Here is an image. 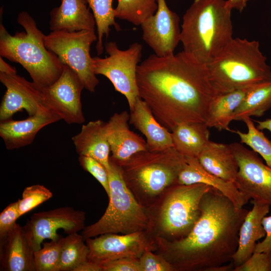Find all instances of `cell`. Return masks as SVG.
<instances>
[{"label": "cell", "instance_id": "14", "mask_svg": "<svg viewBox=\"0 0 271 271\" xmlns=\"http://www.w3.org/2000/svg\"><path fill=\"white\" fill-rule=\"evenodd\" d=\"M85 241L89 248L88 260L99 265L122 258L139 259L145 251L152 248L144 231L105 233Z\"/></svg>", "mask_w": 271, "mask_h": 271}, {"label": "cell", "instance_id": "43", "mask_svg": "<svg viewBox=\"0 0 271 271\" xmlns=\"http://www.w3.org/2000/svg\"><path fill=\"white\" fill-rule=\"evenodd\" d=\"M0 72L10 74H17L16 68L6 63L1 56L0 58Z\"/></svg>", "mask_w": 271, "mask_h": 271}, {"label": "cell", "instance_id": "18", "mask_svg": "<svg viewBox=\"0 0 271 271\" xmlns=\"http://www.w3.org/2000/svg\"><path fill=\"white\" fill-rule=\"evenodd\" d=\"M129 114L123 111L114 113L106 122V134L111 153L110 159L117 164L148 150L146 141L129 129Z\"/></svg>", "mask_w": 271, "mask_h": 271}, {"label": "cell", "instance_id": "6", "mask_svg": "<svg viewBox=\"0 0 271 271\" xmlns=\"http://www.w3.org/2000/svg\"><path fill=\"white\" fill-rule=\"evenodd\" d=\"M107 169L110 194L108 205L95 223L81 231L84 240L105 233L128 234L147 231L151 220L144 207L127 185L118 165L110 159Z\"/></svg>", "mask_w": 271, "mask_h": 271}, {"label": "cell", "instance_id": "7", "mask_svg": "<svg viewBox=\"0 0 271 271\" xmlns=\"http://www.w3.org/2000/svg\"><path fill=\"white\" fill-rule=\"evenodd\" d=\"M185 162L186 158L172 147L162 151H142L116 164L131 191L151 198L177 183Z\"/></svg>", "mask_w": 271, "mask_h": 271}, {"label": "cell", "instance_id": "9", "mask_svg": "<svg viewBox=\"0 0 271 271\" xmlns=\"http://www.w3.org/2000/svg\"><path fill=\"white\" fill-rule=\"evenodd\" d=\"M97 40L95 31L89 30L52 31L45 38L47 49L56 54L63 64L71 68L79 77L84 88L90 92H95L99 82L90 54L91 45Z\"/></svg>", "mask_w": 271, "mask_h": 271}, {"label": "cell", "instance_id": "23", "mask_svg": "<svg viewBox=\"0 0 271 271\" xmlns=\"http://www.w3.org/2000/svg\"><path fill=\"white\" fill-rule=\"evenodd\" d=\"M270 205L253 201V207L247 213L239 229L237 249L232 256L234 267L245 262L253 253L256 241L265 236L262 224L269 211Z\"/></svg>", "mask_w": 271, "mask_h": 271}, {"label": "cell", "instance_id": "44", "mask_svg": "<svg viewBox=\"0 0 271 271\" xmlns=\"http://www.w3.org/2000/svg\"><path fill=\"white\" fill-rule=\"evenodd\" d=\"M258 125L257 128L260 130L266 129L271 132V118L263 121H255Z\"/></svg>", "mask_w": 271, "mask_h": 271}, {"label": "cell", "instance_id": "10", "mask_svg": "<svg viewBox=\"0 0 271 271\" xmlns=\"http://www.w3.org/2000/svg\"><path fill=\"white\" fill-rule=\"evenodd\" d=\"M105 49L108 56L93 57L94 73L103 75L110 81L115 90L125 97L131 110L140 97L137 71L142 46L135 42L123 50L115 42L110 41L105 43Z\"/></svg>", "mask_w": 271, "mask_h": 271}, {"label": "cell", "instance_id": "13", "mask_svg": "<svg viewBox=\"0 0 271 271\" xmlns=\"http://www.w3.org/2000/svg\"><path fill=\"white\" fill-rule=\"evenodd\" d=\"M85 213L71 207H62L34 213L24 226L35 251L41 248L45 239L56 240L63 229L68 235L82 230L85 227Z\"/></svg>", "mask_w": 271, "mask_h": 271}, {"label": "cell", "instance_id": "36", "mask_svg": "<svg viewBox=\"0 0 271 271\" xmlns=\"http://www.w3.org/2000/svg\"><path fill=\"white\" fill-rule=\"evenodd\" d=\"M140 271H173V265L162 256L154 254L150 249L145 251L139 258Z\"/></svg>", "mask_w": 271, "mask_h": 271}, {"label": "cell", "instance_id": "34", "mask_svg": "<svg viewBox=\"0 0 271 271\" xmlns=\"http://www.w3.org/2000/svg\"><path fill=\"white\" fill-rule=\"evenodd\" d=\"M52 196V192L42 185L36 184L27 187L23 191L22 199L18 200L20 216L28 213Z\"/></svg>", "mask_w": 271, "mask_h": 271}, {"label": "cell", "instance_id": "41", "mask_svg": "<svg viewBox=\"0 0 271 271\" xmlns=\"http://www.w3.org/2000/svg\"><path fill=\"white\" fill-rule=\"evenodd\" d=\"M73 271H102L100 265L87 260L77 266Z\"/></svg>", "mask_w": 271, "mask_h": 271}, {"label": "cell", "instance_id": "24", "mask_svg": "<svg viewBox=\"0 0 271 271\" xmlns=\"http://www.w3.org/2000/svg\"><path fill=\"white\" fill-rule=\"evenodd\" d=\"M106 122L98 119L83 124L80 132L72 138L79 156L92 157L108 169L110 166L109 145L106 134Z\"/></svg>", "mask_w": 271, "mask_h": 271}, {"label": "cell", "instance_id": "29", "mask_svg": "<svg viewBox=\"0 0 271 271\" xmlns=\"http://www.w3.org/2000/svg\"><path fill=\"white\" fill-rule=\"evenodd\" d=\"M91 9L95 18L97 31V42L96 49L98 55L104 50L103 38H107L110 31V27L113 26L116 31L120 30L119 25L115 20L113 0H86Z\"/></svg>", "mask_w": 271, "mask_h": 271}, {"label": "cell", "instance_id": "31", "mask_svg": "<svg viewBox=\"0 0 271 271\" xmlns=\"http://www.w3.org/2000/svg\"><path fill=\"white\" fill-rule=\"evenodd\" d=\"M157 9V0H117L114 14L116 18L141 26Z\"/></svg>", "mask_w": 271, "mask_h": 271}, {"label": "cell", "instance_id": "38", "mask_svg": "<svg viewBox=\"0 0 271 271\" xmlns=\"http://www.w3.org/2000/svg\"><path fill=\"white\" fill-rule=\"evenodd\" d=\"M18 201L10 204L0 214V238L5 236L20 217Z\"/></svg>", "mask_w": 271, "mask_h": 271}, {"label": "cell", "instance_id": "27", "mask_svg": "<svg viewBox=\"0 0 271 271\" xmlns=\"http://www.w3.org/2000/svg\"><path fill=\"white\" fill-rule=\"evenodd\" d=\"M254 86V85H253ZM251 86L217 95L212 101L205 123L218 130L234 132L229 127L234 111Z\"/></svg>", "mask_w": 271, "mask_h": 271}, {"label": "cell", "instance_id": "20", "mask_svg": "<svg viewBox=\"0 0 271 271\" xmlns=\"http://www.w3.org/2000/svg\"><path fill=\"white\" fill-rule=\"evenodd\" d=\"M130 112L129 123L144 135L148 151H162L174 147L172 132L160 123L140 97Z\"/></svg>", "mask_w": 271, "mask_h": 271}, {"label": "cell", "instance_id": "4", "mask_svg": "<svg viewBox=\"0 0 271 271\" xmlns=\"http://www.w3.org/2000/svg\"><path fill=\"white\" fill-rule=\"evenodd\" d=\"M17 21L25 31L17 32L14 35L10 34L1 24L0 55L20 64L38 87H47L60 76L64 64L46 47V35L28 12H20Z\"/></svg>", "mask_w": 271, "mask_h": 271}, {"label": "cell", "instance_id": "30", "mask_svg": "<svg viewBox=\"0 0 271 271\" xmlns=\"http://www.w3.org/2000/svg\"><path fill=\"white\" fill-rule=\"evenodd\" d=\"M78 232L68 235L62 247L58 271H73L79 265L88 260L89 248Z\"/></svg>", "mask_w": 271, "mask_h": 271}, {"label": "cell", "instance_id": "15", "mask_svg": "<svg viewBox=\"0 0 271 271\" xmlns=\"http://www.w3.org/2000/svg\"><path fill=\"white\" fill-rule=\"evenodd\" d=\"M156 12L141 25L143 39L159 57L174 53L180 42L178 15L168 7L165 0H157Z\"/></svg>", "mask_w": 271, "mask_h": 271}, {"label": "cell", "instance_id": "37", "mask_svg": "<svg viewBox=\"0 0 271 271\" xmlns=\"http://www.w3.org/2000/svg\"><path fill=\"white\" fill-rule=\"evenodd\" d=\"M233 271H271V251L254 252L242 264Z\"/></svg>", "mask_w": 271, "mask_h": 271}, {"label": "cell", "instance_id": "2", "mask_svg": "<svg viewBox=\"0 0 271 271\" xmlns=\"http://www.w3.org/2000/svg\"><path fill=\"white\" fill-rule=\"evenodd\" d=\"M200 206V216L187 236L171 241L158 239L175 270L211 271L232 261L237 249L239 229L248 210L236 208L212 187Z\"/></svg>", "mask_w": 271, "mask_h": 271}, {"label": "cell", "instance_id": "33", "mask_svg": "<svg viewBox=\"0 0 271 271\" xmlns=\"http://www.w3.org/2000/svg\"><path fill=\"white\" fill-rule=\"evenodd\" d=\"M65 237L43 243V247L34 252L35 271H58L61 250Z\"/></svg>", "mask_w": 271, "mask_h": 271}, {"label": "cell", "instance_id": "22", "mask_svg": "<svg viewBox=\"0 0 271 271\" xmlns=\"http://www.w3.org/2000/svg\"><path fill=\"white\" fill-rule=\"evenodd\" d=\"M87 4L86 0H62L60 6L50 12V30L69 32L95 31V18Z\"/></svg>", "mask_w": 271, "mask_h": 271}, {"label": "cell", "instance_id": "39", "mask_svg": "<svg viewBox=\"0 0 271 271\" xmlns=\"http://www.w3.org/2000/svg\"><path fill=\"white\" fill-rule=\"evenodd\" d=\"M102 271H140L139 259L122 258L101 264Z\"/></svg>", "mask_w": 271, "mask_h": 271}, {"label": "cell", "instance_id": "5", "mask_svg": "<svg viewBox=\"0 0 271 271\" xmlns=\"http://www.w3.org/2000/svg\"><path fill=\"white\" fill-rule=\"evenodd\" d=\"M266 60L258 41L233 38L207 65L216 95L271 81V68Z\"/></svg>", "mask_w": 271, "mask_h": 271}, {"label": "cell", "instance_id": "42", "mask_svg": "<svg viewBox=\"0 0 271 271\" xmlns=\"http://www.w3.org/2000/svg\"><path fill=\"white\" fill-rule=\"evenodd\" d=\"M249 0H227V6L231 9H236L241 12L245 8Z\"/></svg>", "mask_w": 271, "mask_h": 271}, {"label": "cell", "instance_id": "17", "mask_svg": "<svg viewBox=\"0 0 271 271\" xmlns=\"http://www.w3.org/2000/svg\"><path fill=\"white\" fill-rule=\"evenodd\" d=\"M35 251L25 226L16 223L0 238V270L35 271Z\"/></svg>", "mask_w": 271, "mask_h": 271}, {"label": "cell", "instance_id": "19", "mask_svg": "<svg viewBox=\"0 0 271 271\" xmlns=\"http://www.w3.org/2000/svg\"><path fill=\"white\" fill-rule=\"evenodd\" d=\"M61 119L43 105L34 115L26 119L1 121L0 136L7 149H19L31 144L44 127Z\"/></svg>", "mask_w": 271, "mask_h": 271}, {"label": "cell", "instance_id": "26", "mask_svg": "<svg viewBox=\"0 0 271 271\" xmlns=\"http://www.w3.org/2000/svg\"><path fill=\"white\" fill-rule=\"evenodd\" d=\"M174 148L185 157L198 158L209 140L205 122L180 124L172 130Z\"/></svg>", "mask_w": 271, "mask_h": 271}, {"label": "cell", "instance_id": "21", "mask_svg": "<svg viewBox=\"0 0 271 271\" xmlns=\"http://www.w3.org/2000/svg\"><path fill=\"white\" fill-rule=\"evenodd\" d=\"M177 183L191 185L204 184L215 188L228 198L237 209L243 208L249 200L238 190L234 182L225 181L207 171L197 158L185 157Z\"/></svg>", "mask_w": 271, "mask_h": 271}, {"label": "cell", "instance_id": "35", "mask_svg": "<svg viewBox=\"0 0 271 271\" xmlns=\"http://www.w3.org/2000/svg\"><path fill=\"white\" fill-rule=\"evenodd\" d=\"M78 161L82 168L100 183L108 197L110 194L108 175L105 167L90 156H79Z\"/></svg>", "mask_w": 271, "mask_h": 271}, {"label": "cell", "instance_id": "11", "mask_svg": "<svg viewBox=\"0 0 271 271\" xmlns=\"http://www.w3.org/2000/svg\"><path fill=\"white\" fill-rule=\"evenodd\" d=\"M84 88L77 74L64 65L59 78L49 86L41 88L44 105L68 124L85 121L81 102Z\"/></svg>", "mask_w": 271, "mask_h": 271}, {"label": "cell", "instance_id": "12", "mask_svg": "<svg viewBox=\"0 0 271 271\" xmlns=\"http://www.w3.org/2000/svg\"><path fill=\"white\" fill-rule=\"evenodd\" d=\"M229 145L238 165L235 181L238 190L248 200L271 206V168L253 150L240 143Z\"/></svg>", "mask_w": 271, "mask_h": 271}, {"label": "cell", "instance_id": "40", "mask_svg": "<svg viewBox=\"0 0 271 271\" xmlns=\"http://www.w3.org/2000/svg\"><path fill=\"white\" fill-rule=\"evenodd\" d=\"M262 224L265 231V236L262 241L256 244L253 252L271 251V215L264 216Z\"/></svg>", "mask_w": 271, "mask_h": 271}, {"label": "cell", "instance_id": "28", "mask_svg": "<svg viewBox=\"0 0 271 271\" xmlns=\"http://www.w3.org/2000/svg\"><path fill=\"white\" fill-rule=\"evenodd\" d=\"M271 107V81L252 86L236 108L233 120L260 117Z\"/></svg>", "mask_w": 271, "mask_h": 271}, {"label": "cell", "instance_id": "8", "mask_svg": "<svg viewBox=\"0 0 271 271\" xmlns=\"http://www.w3.org/2000/svg\"><path fill=\"white\" fill-rule=\"evenodd\" d=\"M211 188L201 183H176L169 187L159 216L160 228L164 235L173 240L187 236L200 216L203 195Z\"/></svg>", "mask_w": 271, "mask_h": 271}, {"label": "cell", "instance_id": "25", "mask_svg": "<svg viewBox=\"0 0 271 271\" xmlns=\"http://www.w3.org/2000/svg\"><path fill=\"white\" fill-rule=\"evenodd\" d=\"M197 158L208 172L235 183L239 167L229 144L209 141Z\"/></svg>", "mask_w": 271, "mask_h": 271}, {"label": "cell", "instance_id": "3", "mask_svg": "<svg viewBox=\"0 0 271 271\" xmlns=\"http://www.w3.org/2000/svg\"><path fill=\"white\" fill-rule=\"evenodd\" d=\"M231 10L225 0H194L183 17V51L201 63H210L233 38Z\"/></svg>", "mask_w": 271, "mask_h": 271}, {"label": "cell", "instance_id": "32", "mask_svg": "<svg viewBox=\"0 0 271 271\" xmlns=\"http://www.w3.org/2000/svg\"><path fill=\"white\" fill-rule=\"evenodd\" d=\"M247 127V132L239 130L234 131L240 138V143L245 144L253 151L260 155L266 164L271 168V142L264 133L254 125L250 117L242 120Z\"/></svg>", "mask_w": 271, "mask_h": 271}, {"label": "cell", "instance_id": "1", "mask_svg": "<svg viewBox=\"0 0 271 271\" xmlns=\"http://www.w3.org/2000/svg\"><path fill=\"white\" fill-rule=\"evenodd\" d=\"M137 78L139 96L171 130L181 123L205 122L217 96L207 65L183 51L151 55L138 65Z\"/></svg>", "mask_w": 271, "mask_h": 271}, {"label": "cell", "instance_id": "16", "mask_svg": "<svg viewBox=\"0 0 271 271\" xmlns=\"http://www.w3.org/2000/svg\"><path fill=\"white\" fill-rule=\"evenodd\" d=\"M0 81L6 90L0 106L1 121L12 119L16 113L25 110L34 115L44 105L41 88L17 74L0 72Z\"/></svg>", "mask_w": 271, "mask_h": 271}]
</instances>
